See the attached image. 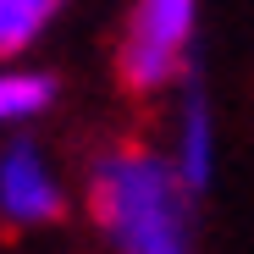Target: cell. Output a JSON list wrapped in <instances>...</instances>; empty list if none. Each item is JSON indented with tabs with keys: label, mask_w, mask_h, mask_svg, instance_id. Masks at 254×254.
Returning <instances> with one entry per match:
<instances>
[{
	"label": "cell",
	"mask_w": 254,
	"mask_h": 254,
	"mask_svg": "<svg viewBox=\"0 0 254 254\" xmlns=\"http://www.w3.org/2000/svg\"><path fill=\"white\" fill-rule=\"evenodd\" d=\"M56 0H0V50H17L39 33Z\"/></svg>",
	"instance_id": "277c9868"
},
{
	"label": "cell",
	"mask_w": 254,
	"mask_h": 254,
	"mask_svg": "<svg viewBox=\"0 0 254 254\" xmlns=\"http://www.w3.org/2000/svg\"><path fill=\"white\" fill-rule=\"evenodd\" d=\"M94 221L116 238L122 254H188L183 183L155 155L122 149L94 172Z\"/></svg>",
	"instance_id": "6da1fadb"
},
{
	"label": "cell",
	"mask_w": 254,
	"mask_h": 254,
	"mask_svg": "<svg viewBox=\"0 0 254 254\" xmlns=\"http://www.w3.org/2000/svg\"><path fill=\"white\" fill-rule=\"evenodd\" d=\"M0 204L11 210V221H50V216H61V193L50 188L45 166L28 149H11V160L0 166Z\"/></svg>",
	"instance_id": "3957f363"
},
{
	"label": "cell",
	"mask_w": 254,
	"mask_h": 254,
	"mask_svg": "<svg viewBox=\"0 0 254 254\" xmlns=\"http://www.w3.org/2000/svg\"><path fill=\"white\" fill-rule=\"evenodd\" d=\"M50 100V77H0V122L6 116H28Z\"/></svg>",
	"instance_id": "5b68a950"
},
{
	"label": "cell",
	"mask_w": 254,
	"mask_h": 254,
	"mask_svg": "<svg viewBox=\"0 0 254 254\" xmlns=\"http://www.w3.org/2000/svg\"><path fill=\"white\" fill-rule=\"evenodd\" d=\"M193 22V0H144L133 39L122 45V83L127 89H155L172 77L177 66V45L188 39Z\"/></svg>",
	"instance_id": "7a4b0ae2"
}]
</instances>
